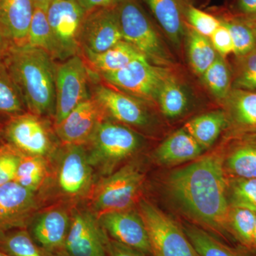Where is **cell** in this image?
I'll use <instances>...</instances> for the list:
<instances>
[{
	"mask_svg": "<svg viewBox=\"0 0 256 256\" xmlns=\"http://www.w3.org/2000/svg\"><path fill=\"white\" fill-rule=\"evenodd\" d=\"M165 191L192 223L226 242H233L228 228L230 206L222 148L172 172L165 181Z\"/></svg>",
	"mask_w": 256,
	"mask_h": 256,
	"instance_id": "1",
	"label": "cell"
},
{
	"mask_svg": "<svg viewBox=\"0 0 256 256\" xmlns=\"http://www.w3.org/2000/svg\"><path fill=\"white\" fill-rule=\"evenodd\" d=\"M2 60L28 112L54 117V60L45 50L28 45L10 46Z\"/></svg>",
	"mask_w": 256,
	"mask_h": 256,
	"instance_id": "2",
	"label": "cell"
},
{
	"mask_svg": "<svg viewBox=\"0 0 256 256\" xmlns=\"http://www.w3.org/2000/svg\"><path fill=\"white\" fill-rule=\"evenodd\" d=\"M88 142L90 164L108 175L118 165L137 154L146 143L142 136L129 126L107 118L98 126Z\"/></svg>",
	"mask_w": 256,
	"mask_h": 256,
	"instance_id": "3",
	"label": "cell"
},
{
	"mask_svg": "<svg viewBox=\"0 0 256 256\" xmlns=\"http://www.w3.org/2000/svg\"><path fill=\"white\" fill-rule=\"evenodd\" d=\"M116 12L124 41L139 50L150 63L170 68L172 56L136 0H120Z\"/></svg>",
	"mask_w": 256,
	"mask_h": 256,
	"instance_id": "4",
	"label": "cell"
},
{
	"mask_svg": "<svg viewBox=\"0 0 256 256\" xmlns=\"http://www.w3.org/2000/svg\"><path fill=\"white\" fill-rule=\"evenodd\" d=\"M138 212L149 236L151 256H200L182 226L150 202L140 200Z\"/></svg>",
	"mask_w": 256,
	"mask_h": 256,
	"instance_id": "5",
	"label": "cell"
},
{
	"mask_svg": "<svg viewBox=\"0 0 256 256\" xmlns=\"http://www.w3.org/2000/svg\"><path fill=\"white\" fill-rule=\"evenodd\" d=\"M144 174L140 166L130 163L104 178L92 197L97 216L107 212L130 210L142 191Z\"/></svg>",
	"mask_w": 256,
	"mask_h": 256,
	"instance_id": "6",
	"label": "cell"
},
{
	"mask_svg": "<svg viewBox=\"0 0 256 256\" xmlns=\"http://www.w3.org/2000/svg\"><path fill=\"white\" fill-rule=\"evenodd\" d=\"M171 74L170 68L158 66L142 56L120 70L99 76L124 94L144 102H156L163 82Z\"/></svg>",
	"mask_w": 256,
	"mask_h": 256,
	"instance_id": "7",
	"label": "cell"
},
{
	"mask_svg": "<svg viewBox=\"0 0 256 256\" xmlns=\"http://www.w3.org/2000/svg\"><path fill=\"white\" fill-rule=\"evenodd\" d=\"M90 68L82 55H76L56 66L55 126L82 101L92 97Z\"/></svg>",
	"mask_w": 256,
	"mask_h": 256,
	"instance_id": "8",
	"label": "cell"
},
{
	"mask_svg": "<svg viewBox=\"0 0 256 256\" xmlns=\"http://www.w3.org/2000/svg\"><path fill=\"white\" fill-rule=\"evenodd\" d=\"M58 60L82 55L80 34L87 12L79 0H52L46 10Z\"/></svg>",
	"mask_w": 256,
	"mask_h": 256,
	"instance_id": "9",
	"label": "cell"
},
{
	"mask_svg": "<svg viewBox=\"0 0 256 256\" xmlns=\"http://www.w3.org/2000/svg\"><path fill=\"white\" fill-rule=\"evenodd\" d=\"M6 144L22 156H46L52 146L50 133L40 116L26 112L6 120L3 126Z\"/></svg>",
	"mask_w": 256,
	"mask_h": 256,
	"instance_id": "10",
	"label": "cell"
},
{
	"mask_svg": "<svg viewBox=\"0 0 256 256\" xmlns=\"http://www.w3.org/2000/svg\"><path fill=\"white\" fill-rule=\"evenodd\" d=\"M109 239L97 216L76 210L70 220L65 249L72 256H107Z\"/></svg>",
	"mask_w": 256,
	"mask_h": 256,
	"instance_id": "11",
	"label": "cell"
},
{
	"mask_svg": "<svg viewBox=\"0 0 256 256\" xmlns=\"http://www.w3.org/2000/svg\"><path fill=\"white\" fill-rule=\"evenodd\" d=\"M122 40L116 6L87 12L80 34L82 54L102 53Z\"/></svg>",
	"mask_w": 256,
	"mask_h": 256,
	"instance_id": "12",
	"label": "cell"
},
{
	"mask_svg": "<svg viewBox=\"0 0 256 256\" xmlns=\"http://www.w3.org/2000/svg\"><path fill=\"white\" fill-rule=\"evenodd\" d=\"M92 96L100 104L106 117L129 127L143 128L151 122V116L144 101L110 86L98 84Z\"/></svg>",
	"mask_w": 256,
	"mask_h": 256,
	"instance_id": "13",
	"label": "cell"
},
{
	"mask_svg": "<svg viewBox=\"0 0 256 256\" xmlns=\"http://www.w3.org/2000/svg\"><path fill=\"white\" fill-rule=\"evenodd\" d=\"M109 238L151 256L149 236L139 212H107L98 216Z\"/></svg>",
	"mask_w": 256,
	"mask_h": 256,
	"instance_id": "14",
	"label": "cell"
},
{
	"mask_svg": "<svg viewBox=\"0 0 256 256\" xmlns=\"http://www.w3.org/2000/svg\"><path fill=\"white\" fill-rule=\"evenodd\" d=\"M105 112L95 98L82 101L63 120L56 124V132L66 144H84L90 138L104 120Z\"/></svg>",
	"mask_w": 256,
	"mask_h": 256,
	"instance_id": "15",
	"label": "cell"
},
{
	"mask_svg": "<svg viewBox=\"0 0 256 256\" xmlns=\"http://www.w3.org/2000/svg\"><path fill=\"white\" fill-rule=\"evenodd\" d=\"M36 208L35 192L15 181L0 186V233L26 228Z\"/></svg>",
	"mask_w": 256,
	"mask_h": 256,
	"instance_id": "16",
	"label": "cell"
},
{
	"mask_svg": "<svg viewBox=\"0 0 256 256\" xmlns=\"http://www.w3.org/2000/svg\"><path fill=\"white\" fill-rule=\"evenodd\" d=\"M92 180V164L84 144H67L58 171L60 190L67 196H82L88 190Z\"/></svg>",
	"mask_w": 256,
	"mask_h": 256,
	"instance_id": "17",
	"label": "cell"
},
{
	"mask_svg": "<svg viewBox=\"0 0 256 256\" xmlns=\"http://www.w3.org/2000/svg\"><path fill=\"white\" fill-rule=\"evenodd\" d=\"M222 105L227 120L226 138L256 134V92L232 88Z\"/></svg>",
	"mask_w": 256,
	"mask_h": 256,
	"instance_id": "18",
	"label": "cell"
},
{
	"mask_svg": "<svg viewBox=\"0 0 256 256\" xmlns=\"http://www.w3.org/2000/svg\"><path fill=\"white\" fill-rule=\"evenodd\" d=\"M222 152L226 178H256V134L226 138Z\"/></svg>",
	"mask_w": 256,
	"mask_h": 256,
	"instance_id": "19",
	"label": "cell"
},
{
	"mask_svg": "<svg viewBox=\"0 0 256 256\" xmlns=\"http://www.w3.org/2000/svg\"><path fill=\"white\" fill-rule=\"evenodd\" d=\"M34 9L33 0H0V30L10 46L26 44Z\"/></svg>",
	"mask_w": 256,
	"mask_h": 256,
	"instance_id": "20",
	"label": "cell"
},
{
	"mask_svg": "<svg viewBox=\"0 0 256 256\" xmlns=\"http://www.w3.org/2000/svg\"><path fill=\"white\" fill-rule=\"evenodd\" d=\"M70 220L72 218L63 210L56 208L45 212L33 224V237L50 255L64 250Z\"/></svg>",
	"mask_w": 256,
	"mask_h": 256,
	"instance_id": "21",
	"label": "cell"
},
{
	"mask_svg": "<svg viewBox=\"0 0 256 256\" xmlns=\"http://www.w3.org/2000/svg\"><path fill=\"white\" fill-rule=\"evenodd\" d=\"M204 151L194 138L182 128L170 134L156 148L154 160L162 166H175L198 159Z\"/></svg>",
	"mask_w": 256,
	"mask_h": 256,
	"instance_id": "22",
	"label": "cell"
},
{
	"mask_svg": "<svg viewBox=\"0 0 256 256\" xmlns=\"http://www.w3.org/2000/svg\"><path fill=\"white\" fill-rule=\"evenodd\" d=\"M160 26L175 46L181 44L186 32L183 0H144Z\"/></svg>",
	"mask_w": 256,
	"mask_h": 256,
	"instance_id": "23",
	"label": "cell"
},
{
	"mask_svg": "<svg viewBox=\"0 0 256 256\" xmlns=\"http://www.w3.org/2000/svg\"><path fill=\"white\" fill-rule=\"evenodd\" d=\"M82 55L88 68L98 75L117 72L133 60L144 56L124 40L102 53H84Z\"/></svg>",
	"mask_w": 256,
	"mask_h": 256,
	"instance_id": "24",
	"label": "cell"
},
{
	"mask_svg": "<svg viewBox=\"0 0 256 256\" xmlns=\"http://www.w3.org/2000/svg\"><path fill=\"white\" fill-rule=\"evenodd\" d=\"M182 226L200 256H256L242 246L228 245L196 224L186 222Z\"/></svg>",
	"mask_w": 256,
	"mask_h": 256,
	"instance_id": "25",
	"label": "cell"
},
{
	"mask_svg": "<svg viewBox=\"0 0 256 256\" xmlns=\"http://www.w3.org/2000/svg\"><path fill=\"white\" fill-rule=\"evenodd\" d=\"M226 116L224 110L200 114L188 121L184 128L194 138L204 150L210 149L226 128Z\"/></svg>",
	"mask_w": 256,
	"mask_h": 256,
	"instance_id": "26",
	"label": "cell"
},
{
	"mask_svg": "<svg viewBox=\"0 0 256 256\" xmlns=\"http://www.w3.org/2000/svg\"><path fill=\"white\" fill-rule=\"evenodd\" d=\"M188 63L193 72L201 76L218 57L210 38L200 34L186 24L185 32Z\"/></svg>",
	"mask_w": 256,
	"mask_h": 256,
	"instance_id": "27",
	"label": "cell"
},
{
	"mask_svg": "<svg viewBox=\"0 0 256 256\" xmlns=\"http://www.w3.org/2000/svg\"><path fill=\"white\" fill-rule=\"evenodd\" d=\"M156 104L165 117L170 119L178 118L188 110V94L172 74L163 82Z\"/></svg>",
	"mask_w": 256,
	"mask_h": 256,
	"instance_id": "28",
	"label": "cell"
},
{
	"mask_svg": "<svg viewBox=\"0 0 256 256\" xmlns=\"http://www.w3.org/2000/svg\"><path fill=\"white\" fill-rule=\"evenodd\" d=\"M201 78L210 94L222 104L233 88L232 69L226 58L220 55Z\"/></svg>",
	"mask_w": 256,
	"mask_h": 256,
	"instance_id": "29",
	"label": "cell"
},
{
	"mask_svg": "<svg viewBox=\"0 0 256 256\" xmlns=\"http://www.w3.org/2000/svg\"><path fill=\"white\" fill-rule=\"evenodd\" d=\"M256 214L240 207L230 206L228 214L229 233L234 242L255 254L254 235Z\"/></svg>",
	"mask_w": 256,
	"mask_h": 256,
	"instance_id": "30",
	"label": "cell"
},
{
	"mask_svg": "<svg viewBox=\"0 0 256 256\" xmlns=\"http://www.w3.org/2000/svg\"><path fill=\"white\" fill-rule=\"evenodd\" d=\"M28 112L2 58H0V118Z\"/></svg>",
	"mask_w": 256,
	"mask_h": 256,
	"instance_id": "31",
	"label": "cell"
},
{
	"mask_svg": "<svg viewBox=\"0 0 256 256\" xmlns=\"http://www.w3.org/2000/svg\"><path fill=\"white\" fill-rule=\"evenodd\" d=\"M0 250L9 256H50L36 245L25 228L1 232Z\"/></svg>",
	"mask_w": 256,
	"mask_h": 256,
	"instance_id": "32",
	"label": "cell"
},
{
	"mask_svg": "<svg viewBox=\"0 0 256 256\" xmlns=\"http://www.w3.org/2000/svg\"><path fill=\"white\" fill-rule=\"evenodd\" d=\"M25 45L41 48L47 52L54 60H58L57 50L46 10L35 8Z\"/></svg>",
	"mask_w": 256,
	"mask_h": 256,
	"instance_id": "33",
	"label": "cell"
},
{
	"mask_svg": "<svg viewBox=\"0 0 256 256\" xmlns=\"http://www.w3.org/2000/svg\"><path fill=\"white\" fill-rule=\"evenodd\" d=\"M218 18L230 32L234 43V56L247 54L256 48L255 34L249 22L232 14Z\"/></svg>",
	"mask_w": 256,
	"mask_h": 256,
	"instance_id": "34",
	"label": "cell"
},
{
	"mask_svg": "<svg viewBox=\"0 0 256 256\" xmlns=\"http://www.w3.org/2000/svg\"><path fill=\"white\" fill-rule=\"evenodd\" d=\"M229 206L240 207L256 214V178H227Z\"/></svg>",
	"mask_w": 256,
	"mask_h": 256,
	"instance_id": "35",
	"label": "cell"
},
{
	"mask_svg": "<svg viewBox=\"0 0 256 256\" xmlns=\"http://www.w3.org/2000/svg\"><path fill=\"white\" fill-rule=\"evenodd\" d=\"M46 174V164L42 156H22L14 181L24 188L36 192Z\"/></svg>",
	"mask_w": 256,
	"mask_h": 256,
	"instance_id": "36",
	"label": "cell"
},
{
	"mask_svg": "<svg viewBox=\"0 0 256 256\" xmlns=\"http://www.w3.org/2000/svg\"><path fill=\"white\" fill-rule=\"evenodd\" d=\"M233 88L256 92V48L247 54L235 56Z\"/></svg>",
	"mask_w": 256,
	"mask_h": 256,
	"instance_id": "37",
	"label": "cell"
},
{
	"mask_svg": "<svg viewBox=\"0 0 256 256\" xmlns=\"http://www.w3.org/2000/svg\"><path fill=\"white\" fill-rule=\"evenodd\" d=\"M184 16L185 22L188 24L190 28L208 38L213 34L220 24L218 18L205 12L191 4L185 5Z\"/></svg>",
	"mask_w": 256,
	"mask_h": 256,
	"instance_id": "38",
	"label": "cell"
},
{
	"mask_svg": "<svg viewBox=\"0 0 256 256\" xmlns=\"http://www.w3.org/2000/svg\"><path fill=\"white\" fill-rule=\"evenodd\" d=\"M22 154L6 142L0 148V186L14 181Z\"/></svg>",
	"mask_w": 256,
	"mask_h": 256,
	"instance_id": "39",
	"label": "cell"
},
{
	"mask_svg": "<svg viewBox=\"0 0 256 256\" xmlns=\"http://www.w3.org/2000/svg\"><path fill=\"white\" fill-rule=\"evenodd\" d=\"M210 40L216 52L220 56L226 58L229 55L234 54L233 40L228 28L223 23L220 22V26L210 37Z\"/></svg>",
	"mask_w": 256,
	"mask_h": 256,
	"instance_id": "40",
	"label": "cell"
},
{
	"mask_svg": "<svg viewBox=\"0 0 256 256\" xmlns=\"http://www.w3.org/2000/svg\"><path fill=\"white\" fill-rule=\"evenodd\" d=\"M232 14L246 21L256 22V0H236Z\"/></svg>",
	"mask_w": 256,
	"mask_h": 256,
	"instance_id": "41",
	"label": "cell"
},
{
	"mask_svg": "<svg viewBox=\"0 0 256 256\" xmlns=\"http://www.w3.org/2000/svg\"><path fill=\"white\" fill-rule=\"evenodd\" d=\"M107 256H148L137 249L128 246L120 242L109 239L107 248Z\"/></svg>",
	"mask_w": 256,
	"mask_h": 256,
	"instance_id": "42",
	"label": "cell"
},
{
	"mask_svg": "<svg viewBox=\"0 0 256 256\" xmlns=\"http://www.w3.org/2000/svg\"><path fill=\"white\" fill-rule=\"evenodd\" d=\"M87 12L101 8H114L120 0H79Z\"/></svg>",
	"mask_w": 256,
	"mask_h": 256,
	"instance_id": "43",
	"label": "cell"
},
{
	"mask_svg": "<svg viewBox=\"0 0 256 256\" xmlns=\"http://www.w3.org/2000/svg\"><path fill=\"white\" fill-rule=\"evenodd\" d=\"M10 46L9 42L6 41V38L3 36L1 30H0V58H2L4 56Z\"/></svg>",
	"mask_w": 256,
	"mask_h": 256,
	"instance_id": "44",
	"label": "cell"
},
{
	"mask_svg": "<svg viewBox=\"0 0 256 256\" xmlns=\"http://www.w3.org/2000/svg\"><path fill=\"white\" fill-rule=\"evenodd\" d=\"M33 2L35 8H40L46 11L52 0H33Z\"/></svg>",
	"mask_w": 256,
	"mask_h": 256,
	"instance_id": "45",
	"label": "cell"
},
{
	"mask_svg": "<svg viewBox=\"0 0 256 256\" xmlns=\"http://www.w3.org/2000/svg\"><path fill=\"white\" fill-rule=\"evenodd\" d=\"M50 256H70V254H68V252H66V249H64V250H60V252H55V254H52Z\"/></svg>",
	"mask_w": 256,
	"mask_h": 256,
	"instance_id": "46",
	"label": "cell"
},
{
	"mask_svg": "<svg viewBox=\"0 0 256 256\" xmlns=\"http://www.w3.org/2000/svg\"><path fill=\"white\" fill-rule=\"evenodd\" d=\"M3 140H4V138H3V126L1 127L0 126V148L3 144Z\"/></svg>",
	"mask_w": 256,
	"mask_h": 256,
	"instance_id": "47",
	"label": "cell"
},
{
	"mask_svg": "<svg viewBox=\"0 0 256 256\" xmlns=\"http://www.w3.org/2000/svg\"><path fill=\"white\" fill-rule=\"evenodd\" d=\"M254 252L256 254V226H255V230H254Z\"/></svg>",
	"mask_w": 256,
	"mask_h": 256,
	"instance_id": "48",
	"label": "cell"
},
{
	"mask_svg": "<svg viewBox=\"0 0 256 256\" xmlns=\"http://www.w3.org/2000/svg\"><path fill=\"white\" fill-rule=\"evenodd\" d=\"M250 23V26L254 30V34H255L256 38V22H249Z\"/></svg>",
	"mask_w": 256,
	"mask_h": 256,
	"instance_id": "49",
	"label": "cell"
},
{
	"mask_svg": "<svg viewBox=\"0 0 256 256\" xmlns=\"http://www.w3.org/2000/svg\"><path fill=\"white\" fill-rule=\"evenodd\" d=\"M0 256H9L6 255V254H5L4 252H1L0 250Z\"/></svg>",
	"mask_w": 256,
	"mask_h": 256,
	"instance_id": "50",
	"label": "cell"
}]
</instances>
